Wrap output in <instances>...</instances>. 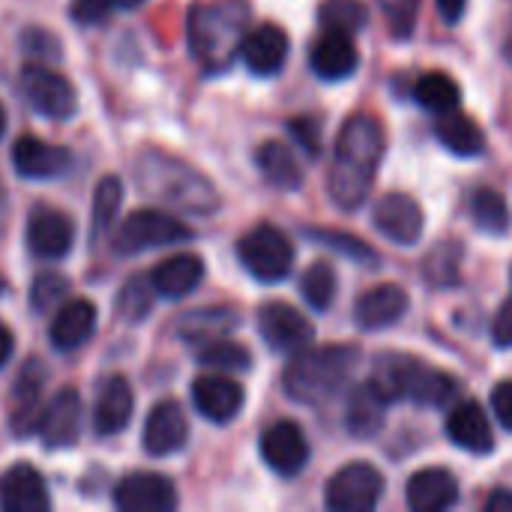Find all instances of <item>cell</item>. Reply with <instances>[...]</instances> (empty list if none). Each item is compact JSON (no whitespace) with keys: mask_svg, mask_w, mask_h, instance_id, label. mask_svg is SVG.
<instances>
[{"mask_svg":"<svg viewBox=\"0 0 512 512\" xmlns=\"http://www.w3.org/2000/svg\"><path fill=\"white\" fill-rule=\"evenodd\" d=\"M387 135L378 117L372 114H351L336 138L333 165H330V198L342 210H357L372 192L378 165L384 159Z\"/></svg>","mask_w":512,"mask_h":512,"instance_id":"6da1fadb","label":"cell"},{"mask_svg":"<svg viewBox=\"0 0 512 512\" xmlns=\"http://www.w3.org/2000/svg\"><path fill=\"white\" fill-rule=\"evenodd\" d=\"M135 180L144 195L189 213V216H210L219 210V192L216 186L195 171L189 162L171 156V153H141L135 162Z\"/></svg>","mask_w":512,"mask_h":512,"instance_id":"7a4b0ae2","label":"cell"},{"mask_svg":"<svg viewBox=\"0 0 512 512\" xmlns=\"http://www.w3.org/2000/svg\"><path fill=\"white\" fill-rule=\"evenodd\" d=\"M252 9L246 0H213L198 3L186 21V39L192 57L207 72H225L234 57H240L243 39L249 33Z\"/></svg>","mask_w":512,"mask_h":512,"instance_id":"3957f363","label":"cell"},{"mask_svg":"<svg viewBox=\"0 0 512 512\" xmlns=\"http://www.w3.org/2000/svg\"><path fill=\"white\" fill-rule=\"evenodd\" d=\"M363 354L354 345H318L303 348L294 354V360L282 372V387L288 399L300 405H321L339 396L348 381L354 378V369L360 366Z\"/></svg>","mask_w":512,"mask_h":512,"instance_id":"277c9868","label":"cell"},{"mask_svg":"<svg viewBox=\"0 0 512 512\" xmlns=\"http://www.w3.org/2000/svg\"><path fill=\"white\" fill-rule=\"evenodd\" d=\"M237 258L243 270L258 282H282L294 267V243L276 225H258L237 243Z\"/></svg>","mask_w":512,"mask_h":512,"instance_id":"5b68a950","label":"cell"},{"mask_svg":"<svg viewBox=\"0 0 512 512\" xmlns=\"http://www.w3.org/2000/svg\"><path fill=\"white\" fill-rule=\"evenodd\" d=\"M192 228L162 210H135L117 231H114V252L138 255L165 246H177L192 240Z\"/></svg>","mask_w":512,"mask_h":512,"instance_id":"8992f818","label":"cell"},{"mask_svg":"<svg viewBox=\"0 0 512 512\" xmlns=\"http://www.w3.org/2000/svg\"><path fill=\"white\" fill-rule=\"evenodd\" d=\"M18 90L27 105L48 120H69L78 111V93L72 81L48 66L27 63L18 75Z\"/></svg>","mask_w":512,"mask_h":512,"instance_id":"52a82bcc","label":"cell"},{"mask_svg":"<svg viewBox=\"0 0 512 512\" xmlns=\"http://www.w3.org/2000/svg\"><path fill=\"white\" fill-rule=\"evenodd\" d=\"M384 495V477L369 462H351L327 483V510L372 512Z\"/></svg>","mask_w":512,"mask_h":512,"instance_id":"ba28073f","label":"cell"},{"mask_svg":"<svg viewBox=\"0 0 512 512\" xmlns=\"http://www.w3.org/2000/svg\"><path fill=\"white\" fill-rule=\"evenodd\" d=\"M81 429H84V405H81V396H78V390L63 387L42 408L39 423H36V435H39L42 447H48V450H69V447L78 444Z\"/></svg>","mask_w":512,"mask_h":512,"instance_id":"9c48e42d","label":"cell"},{"mask_svg":"<svg viewBox=\"0 0 512 512\" xmlns=\"http://www.w3.org/2000/svg\"><path fill=\"white\" fill-rule=\"evenodd\" d=\"M27 249L39 261H60L72 252L75 243V222L57 207H33L27 219Z\"/></svg>","mask_w":512,"mask_h":512,"instance_id":"30bf717a","label":"cell"},{"mask_svg":"<svg viewBox=\"0 0 512 512\" xmlns=\"http://www.w3.org/2000/svg\"><path fill=\"white\" fill-rule=\"evenodd\" d=\"M258 333L261 339L282 354H297L303 348H309V342L315 339V327L288 303H264L258 309Z\"/></svg>","mask_w":512,"mask_h":512,"instance_id":"8fae6325","label":"cell"},{"mask_svg":"<svg viewBox=\"0 0 512 512\" xmlns=\"http://www.w3.org/2000/svg\"><path fill=\"white\" fill-rule=\"evenodd\" d=\"M372 222H375V228H378L390 243L417 246L420 237H423L426 216H423L420 201H414V198L405 195V192H390V195H384V198L372 207Z\"/></svg>","mask_w":512,"mask_h":512,"instance_id":"7c38bea8","label":"cell"},{"mask_svg":"<svg viewBox=\"0 0 512 512\" xmlns=\"http://www.w3.org/2000/svg\"><path fill=\"white\" fill-rule=\"evenodd\" d=\"M114 507L123 512H171L177 507V489L165 474H126L114 489Z\"/></svg>","mask_w":512,"mask_h":512,"instance_id":"4fadbf2b","label":"cell"},{"mask_svg":"<svg viewBox=\"0 0 512 512\" xmlns=\"http://www.w3.org/2000/svg\"><path fill=\"white\" fill-rule=\"evenodd\" d=\"M261 459L279 477H297L309 462V441L303 429L291 420L273 423L261 435Z\"/></svg>","mask_w":512,"mask_h":512,"instance_id":"5bb4252c","label":"cell"},{"mask_svg":"<svg viewBox=\"0 0 512 512\" xmlns=\"http://www.w3.org/2000/svg\"><path fill=\"white\" fill-rule=\"evenodd\" d=\"M192 402H195V408H198V414L204 420H210L216 426H225V423H231L243 411L246 393L228 375L213 372V375H201L192 384Z\"/></svg>","mask_w":512,"mask_h":512,"instance_id":"9a60e30c","label":"cell"},{"mask_svg":"<svg viewBox=\"0 0 512 512\" xmlns=\"http://www.w3.org/2000/svg\"><path fill=\"white\" fill-rule=\"evenodd\" d=\"M69 165H72L69 147L48 144L33 135L18 138L12 147V168L24 180H54L63 171H69Z\"/></svg>","mask_w":512,"mask_h":512,"instance_id":"2e32d148","label":"cell"},{"mask_svg":"<svg viewBox=\"0 0 512 512\" xmlns=\"http://www.w3.org/2000/svg\"><path fill=\"white\" fill-rule=\"evenodd\" d=\"M0 510L3 512H48L51 495L45 477L27 465L18 462L0 477Z\"/></svg>","mask_w":512,"mask_h":512,"instance_id":"e0dca14e","label":"cell"},{"mask_svg":"<svg viewBox=\"0 0 512 512\" xmlns=\"http://www.w3.org/2000/svg\"><path fill=\"white\" fill-rule=\"evenodd\" d=\"M189 441V420L183 414V408L174 399L159 402L144 423V450L156 459L162 456H174L186 447Z\"/></svg>","mask_w":512,"mask_h":512,"instance_id":"ac0fdd59","label":"cell"},{"mask_svg":"<svg viewBox=\"0 0 512 512\" xmlns=\"http://www.w3.org/2000/svg\"><path fill=\"white\" fill-rule=\"evenodd\" d=\"M312 72L321 81H345L357 72L360 66V51L354 45L351 33H339V30H324L309 54Z\"/></svg>","mask_w":512,"mask_h":512,"instance_id":"d6986e66","label":"cell"},{"mask_svg":"<svg viewBox=\"0 0 512 512\" xmlns=\"http://www.w3.org/2000/svg\"><path fill=\"white\" fill-rule=\"evenodd\" d=\"M288 51H291L288 33L279 24H261V27L246 33L240 57H243V63L249 66L252 75L270 78L285 66Z\"/></svg>","mask_w":512,"mask_h":512,"instance_id":"ffe728a7","label":"cell"},{"mask_svg":"<svg viewBox=\"0 0 512 512\" xmlns=\"http://www.w3.org/2000/svg\"><path fill=\"white\" fill-rule=\"evenodd\" d=\"M411 300H408V291L402 285H393V282H384V285H375L369 288L357 306H354V318L363 330H387L393 324H399L408 312Z\"/></svg>","mask_w":512,"mask_h":512,"instance_id":"44dd1931","label":"cell"},{"mask_svg":"<svg viewBox=\"0 0 512 512\" xmlns=\"http://www.w3.org/2000/svg\"><path fill=\"white\" fill-rule=\"evenodd\" d=\"M447 435L450 441L465 450V453H474V456H486L495 450V435H492V426H489V417L483 411L480 402L474 399H465L459 402L450 417H447Z\"/></svg>","mask_w":512,"mask_h":512,"instance_id":"7402d4cb","label":"cell"},{"mask_svg":"<svg viewBox=\"0 0 512 512\" xmlns=\"http://www.w3.org/2000/svg\"><path fill=\"white\" fill-rule=\"evenodd\" d=\"M405 498L414 512H444L459 501V480L444 468H426L408 480Z\"/></svg>","mask_w":512,"mask_h":512,"instance_id":"603a6c76","label":"cell"},{"mask_svg":"<svg viewBox=\"0 0 512 512\" xmlns=\"http://www.w3.org/2000/svg\"><path fill=\"white\" fill-rule=\"evenodd\" d=\"M93 333H96V306L81 297L63 303L48 327V339H51L54 351H60V354L78 351Z\"/></svg>","mask_w":512,"mask_h":512,"instance_id":"cb8c5ba5","label":"cell"},{"mask_svg":"<svg viewBox=\"0 0 512 512\" xmlns=\"http://www.w3.org/2000/svg\"><path fill=\"white\" fill-rule=\"evenodd\" d=\"M132 408H135V399H132L129 381L123 375H111L102 384L96 408H93V432L99 438L120 435L132 420Z\"/></svg>","mask_w":512,"mask_h":512,"instance_id":"d4e9b609","label":"cell"},{"mask_svg":"<svg viewBox=\"0 0 512 512\" xmlns=\"http://www.w3.org/2000/svg\"><path fill=\"white\" fill-rule=\"evenodd\" d=\"M45 369L39 360H27L21 375L15 378V390H12V432L15 435H33L36 423H39V399L45 390Z\"/></svg>","mask_w":512,"mask_h":512,"instance_id":"484cf974","label":"cell"},{"mask_svg":"<svg viewBox=\"0 0 512 512\" xmlns=\"http://www.w3.org/2000/svg\"><path fill=\"white\" fill-rule=\"evenodd\" d=\"M420 372H423V363L408 354H381L372 360L369 384L387 402H402V399H411V390H414Z\"/></svg>","mask_w":512,"mask_h":512,"instance_id":"4316f807","label":"cell"},{"mask_svg":"<svg viewBox=\"0 0 512 512\" xmlns=\"http://www.w3.org/2000/svg\"><path fill=\"white\" fill-rule=\"evenodd\" d=\"M204 279V261L192 252H180L165 258L162 264L153 267L150 273V285L159 297L165 300H180L189 297Z\"/></svg>","mask_w":512,"mask_h":512,"instance_id":"83f0119b","label":"cell"},{"mask_svg":"<svg viewBox=\"0 0 512 512\" xmlns=\"http://www.w3.org/2000/svg\"><path fill=\"white\" fill-rule=\"evenodd\" d=\"M387 399L366 381L360 387H354L348 393V405H345V429L354 438H375L384 429L387 420Z\"/></svg>","mask_w":512,"mask_h":512,"instance_id":"f1b7e54d","label":"cell"},{"mask_svg":"<svg viewBox=\"0 0 512 512\" xmlns=\"http://www.w3.org/2000/svg\"><path fill=\"white\" fill-rule=\"evenodd\" d=\"M237 327H240V315L231 306H207L183 315L177 333L189 345H210L216 339H225Z\"/></svg>","mask_w":512,"mask_h":512,"instance_id":"f546056e","label":"cell"},{"mask_svg":"<svg viewBox=\"0 0 512 512\" xmlns=\"http://www.w3.org/2000/svg\"><path fill=\"white\" fill-rule=\"evenodd\" d=\"M255 165L264 174V180L276 189H300L303 186V168L294 156V150L282 141H264L255 153Z\"/></svg>","mask_w":512,"mask_h":512,"instance_id":"4dcf8cb0","label":"cell"},{"mask_svg":"<svg viewBox=\"0 0 512 512\" xmlns=\"http://www.w3.org/2000/svg\"><path fill=\"white\" fill-rule=\"evenodd\" d=\"M438 141L456 153V156H480L486 150V135L480 129V123L462 111H447L441 114L438 126H435Z\"/></svg>","mask_w":512,"mask_h":512,"instance_id":"1f68e13d","label":"cell"},{"mask_svg":"<svg viewBox=\"0 0 512 512\" xmlns=\"http://www.w3.org/2000/svg\"><path fill=\"white\" fill-rule=\"evenodd\" d=\"M123 207V183L120 177L108 174L99 180V186L93 189V207H90V246L102 243L114 225H117V213Z\"/></svg>","mask_w":512,"mask_h":512,"instance_id":"d6a6232c","label":"cell"},{"mask_svg":"<svg viewBox=\"0 0 512 512\" xmlns=\"http://www.w3.org/2000/svg\"><path fill=\"white\" fill-rule=\"evenodd\" d=\"M414 99L426 111H432V114H447V111L459 108L462 90H459V84L447 72H426L414 84Z\"/></svg>","mask_w":512,"mask_h":512,"instance_id":"836d02e7","label":"cell"},{"mask_svg":"<svg viewBox=\"0 0 512 512\" xmlns=\"http://www.w3.org/2000/svg\"><path fill=\"white\" fill-rule=\"evenodd\" d=\"M468 207H471V219L477 222L480 231L498 234V237L510 231V207L498 189H489V186L474 189L468 198Z\"/></svg>","mask_w":512,"mask_h":512,"instance_id":"e575fe53","label":"cell"},{"mask_svg":"<svg viewBox=\"0 0 512 512\" xmlns=\"http://www.w3.org/2000/svg\"><path fill=\"white\" fill-rule=\"evenodd\" d=\"M336 291H339V276H336L333 264H327V261H315V264L300 276V294H303V300H306L312 309H318V312H324V309L333 306Z\"/></svg>","mask_w":512,"mask_h":512,"instance_id":"d590c367","label":"cell"},{"mask_svg":"<svg viewBox=\"0 0 512 512\" xmlns=\"http://www.w3.org/2000/svg\"><path fill=\"white\" fill-rule=\"evenodd\" d=\"M318 21L324 30H339L354 36L369 24V9L363 0H324L318 6Z\"/></svg>","mask_w":512,"mask_h":512,"instance_id":"8d00e7d4","label":"cell"},{"mask_svg":"<svg viewBox=\"0 0 512 512\" xmlns=\"http://www.w3.org/2000/svg\"><path fill=\"white\" fill-rule=\"evenodd\" d=\"M456 393H459V381L453 375L423 366V372L411 390V402L426 405V408H447L456 399Z\"/></svg>","mask_w":512,"mask_h":512,"instance_id":"74e56055","label":"cell"},{"mask_svg":"<svg viewBox=\"0 0 512 512\" xmlns=\"http://www.w3.org/2000/svg\"><path fill=\"white\" fill-rule=\"evenodd\" d=\"M198 363H201L204 369H213V372H249L252 354H249L243 345H237V342L216 339V342H210V345H201Z\"/></svg>","mask_w":512,"mask_h":512,"instance_id":"f35d334b","label":"cell"},{"mask_svg":"<svg viewBox=\"0 0 512 512\" xmlns=\"http://www.w3.org/2000/svg\"><path fill=\"white\" fill-rule=\"evenodd\" d=\"M462 273V249L459 243H438L429 258H426V279L438 288H450V285H459V276Z\"/></svg>","mask_w":512,"mask_h":512,"instance_id":"ab89813d","label":"cell"},{"mask_svg":"<svg viewBox=\"0 0 512 512\" xmlns=\"http://www.w3.org/2000/svg\"><path fill=\"white\" fill-rule=\"evenodd\" d=\"M306 234H309V240H315V243H321V246H327V249H333V252H339V255L357 261V264H378L375 249L369 243H363L360 237H354V234L324 231V228H309Z\"/></svg>","mask_w":512,"mask_h":512,"instance_id":"60d3db41","label":"cell"},{"mask_svg":"<svg viewBox=\"0 0 512 512\" xmlns=\"http://www.w3.org/2000/svg\"><path fill=\"white\" fill-rule=\"evenodd\" d=\"M66 294H69V282L60 273H39L33 279V288H30V309L39 315L51 312L54 306L63 303Z\"/></svg>","mask_w":512,"mask_h":512,"instance_id":"b9f144b4","label":"cell"},{"mask_svg":"<svg viewBox=\"0 0 512 512\" xmlns=\"http://www.w3.org/2000/svg\"><path fill=\"white\" fill-rule=\"evenodd\" d=\"M153 288V285H150ZM150 288L144 279H129L126 288L120 291L117 297V312L129 321V324H138L147 318L150 306H153V297H150Z\"/></svg>","mask_w":512,"mask_h":512,"instance_id":"7bdbcfd3","label":"cell"},{"mask_svg":"<svg viewBox=\"0 0 512 512\" xmlns=\"http://www.w3.org/2000/svg\"><path fill=\"white\" fill-rule=\"evenodd\" d=\"M288 132L294 138V144L306 153V156H318L321 144H324V132H321V120L312 114H300L294 120H288Z\"/></svg>","mask_w":512,"mask_h":512,"instance_id":"ee69618b","label":"cell"},{"mask_svg":"<svg viewBox=\"0 0 512 512\" xmlns=\"http://www.w3.org/2000/svg\"><path fill=\"white\" fill-rule=\"evenodd\" d=\"M114 9L111 0H72L69 12L78 24H99L108 18V12Z\"/></svg>","mask_w":512,"mask_h":512,"instance_id":"f6af8a7d","label":"cell"},{"mask_svg":"<svg viewBox=\"0 0 512 512\" xmlns=\"http://www.w3.org/2000/svg\"><path fill=\"white\" fill-rule=\"evenodd\" d=\"M492 411H495L498 423L512 432V381H501L492 390Z\"/></svg>","mask_w":512,"mask_h":512,"instance_id":"bcb514c9","label":"cell"},{"mask_svg":"<svg viewBox=\"0 0 512 512\" xmlns=\"http://www.w3.org/2000/svg\"><path fill=\"white\" fill-rule=\"evenodd\" d=\"M492 339L498 348H512V300L501 306V312L495 315V324H492Z\"/></svg>","mask_w":512,"mask_h":512,"instance_id":"7dc6e473","label":"cell"},{"mask_svg":"<svg viewBox=\"0 0 512 512\" xmlns=\"http://www.w3.org/2000/svg\"><path fill=\"white\" fill-rule=\"evenodd\" d=\"M465 3L468 0H438V12L447 24H456L465 15Z\"/></svg>","mask_w":512,"mask_h":512,"instance_id":"c3c4849f","label":"cell"},{"mask_svg":"<svg viewBox=\"0 0 512 512\" xmlns=\"http://www.w3.org/2000/svg\"><path fill=\"white\" fill-rule=\"evenodd\" d=\"M12 351H15V336H12V330L6 324H0V369L9 363Z\"/></svg>","mask_w":512,"mask_h":512,"instance_id":"681fc988","label":"cell"},{"mask_svg":"<svg viewBox=\"0 0 512 512\" xmlns=\"http://www.w3.org/2000/svg\"><path fill=\"white\" fill-rule=\"evenodd\" d=\"M486 510L489 512H512V492L507 489H498L489 501H486Z\"/></svg>","mask_w":512,"mask_h":512,"instance_id":"f907efd6","label":"cell"},{"mask_svg":"<svg viewBox=\"0 0 512 512\" xmlns=\"http://www.w3.org/2000/svg\"><path fill=\"white\" fill-rule=\"evenodd\" d=\"M111 3H114V9H126L129 12V9H138L144 0H111Z\"/></svg>","mask_w":512,"mask_h":512,"instance_id":"816d5d0a","label":"cell"},{"mask_svg":"<svg viewBox=\"0 0 512 512\" xmlns=\"http://www.w3.org/2000/svg\"><path fill=\"white\" fill-rule=\"evenodd\" d=\"M3 216H6V186L0 180V222H3Z\"/></svg>","mask_w":512,"mask_h":512,"instance_id":"f5cc1de1","label":"cell"},{"mask_svg":"<svg viewBox=\"0 0 512 512\" xmlns=\"http://www.w3.org/2000/svg\"><path fill=\"white\" fill-rule=\"evenodd\" d=\"M504 54H507V60H510V66H512V27H510V33H507V42H504Z\"/></svg>","mask_w":512,"mask_h":512,"instance_id":"db71d44e","label":"cell"},{"mask_svg":"<svg viewBox=\"0 0 512 512\" xmlns=\"http://www.w3.org/2000/svg\"><path fill=\"white\" fill-rule=\"evenodd\" d=\"M3 132H6V108L0 105V138H3Z\"/></svg>","mask_w":512,"mask_h":512,"instance_id":"11a10c76","label":"cell"},{"mask_svg":"<svg viewBox=\"0 0 512 512\" xmlns=\"http://www.w3.org/2000/svg\"><path fill=\"white\" fill-rule=\"evenodd\" d=\"M6 288H9V285H6V279H0V297L6 294Z\"/></svg>","mask_w":512,"mask_h":512,"instance_id":"9f6ffc18","label":"cell"},{"mask_svg":"<svg viewBox=\"0 0 512 512\" xmlns=\"http://www.w3.org/2000/svg\"><path fill=\"white\" fill-rule=\"evenodd\" d=\"M510 282H512V267H510Z\"/></svg>","mask_w":512,"mask_h":512,"instance_id":"6f0895ef","label":"cell"}]
</instances>
